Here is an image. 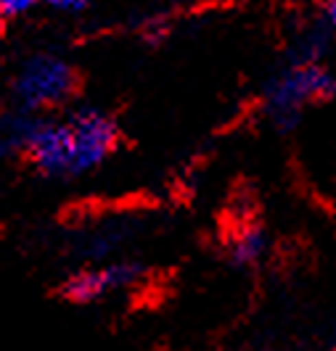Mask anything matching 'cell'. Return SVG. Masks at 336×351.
<instances>
[{"instance_id": "2", "label": "cell", "mask_w": 336, "mask_h": 351, "mask_svg": "<svg viewBox=\"0 0 336 351\" xmlns=\"http://www.w3.org/2000/svg\"><path fill=\"white\" fill-rule=\"evenodd\" d=\"M336 98V71L326 61H294L278 69L262 90V111L281 132H291L302 122L304 108Z\"/></svg>"}, {"instance_id": "9", "label": "cell", "mask_w": 336, "mask_h": 351, "mask_svg": "<svg viewBox=\"0 0 336 351\" xmlns=\"http://www.w3.org/2000/svg\"><path fill=\"white\" fill-rule=\"evenodd\" d=\"M45 3L58 14H80L88 5V0H45Z\"/></svg>"}, {"instance_id": "8", "label": "cell", "mask_w": 336, "mask_h": 351, "mask_svg": "<svg viewBox=\"0 0 336 351\" xmlns=\"http://www.w3.org/2000/svg\"><path fill=\"white\" fill-rule=\"evenodd\" d=\"M40 0H0V14L3 16H19V14H27L32 11Z\"/></svg>"}, {"instance_id": "3", "label": "cell", "mask_w": 336, "mask_h": 351, "mask_svg": "<svg viewBox=\"0 0 336 351\" xmlns=\"http://www.w3.org/2000/svg\"><path fill=\"white\" fill-rule=\"evenodd\" d=\"M74 90V71L58 58L40 53L21 64L16 80H14V98L21 111L37 114L43 108H54L64 104Z\"/></svg>"}, {"instance_id": "4", "label": "cell", "mask_w": 336, "mask_h": 351, "mask_svg": "<svg viewBox=\"0 0 336 351\" xmlns=\"http://www.w3.org/2000/svg\"><path fill=\"white\" fill-rule=\"evenodd\" d=\"M141 275L143 267L135 262H96L71 272L61 285V296L71 304H96L133 288Z\"/></svg>"}, {"instance_id": "1", "label": "cell", "mask_w": 336, "mask_h": 351, "mask_svg": "<svg viewBox=\"0 0 336 351\" xmlns=\"http://www.w3.org/2000/svg\"><path fill=\"white\" fill-rule=\"evenodd\" d=\"M117 148V124L98 108H80L64 119H37L24 154L45 177H80L98 169Z\"/></svg>"}, {"instance_id": "10", "label": "cell", "mask_w": 336, "mask_h": 351, "mask_svg": "<svg viewBox=\"0 0 336 351\" xmlns=\"http://www.w3.org/2000/svg\"><path fill=\"white\" fill-rule=\"evenodd\" d=\"M323 21L336 32V0H323Z\"/></svg>"}, {"instance_id": "12", "label": "cell", "mask_w": 336, "mask_h": 351, "mask_svg": "<svg viewBox=\"0 0 336 351\" xmlns=\"http://www.w3.org/2000/svg\"><path fill=\"white\" fill-rule=\"evenodd\" d=\"M334 351H336V349H334Z\"/></svg>"}, {"instance_id": "7", "label": "cell", "mask_w": 336, "mask_h": 351, "mask_svg": "<svg viewBox=\"0 0 336 351\" xmlns=\"http://www.w3.org/2000/svg\"><path fill=\"white\" fill-rule=\"evenodd\" d=\"M331 32L334 29L326 21L304 27L289 58H294V61H326V53L331 48Z\"/></svg>"}, {"instance_id": "6", "label": "cell", "mask_w": 336, "mask_h": 351, "mask_svg": "<svg viewBox=\"0 0 336 351\" xmlns=\"http://www.w3.org/2000/svg\"><path fill=\"white\" fill-rule=\"evenodd\" d=\"M35 124H37V117L30 114V111H19L14 117L0 119V164L8 156H14L16 151L27 148Z\"/></svg>"}, {"instance_id": "5", "label": "cell", "mask_w": 336, "mask_h": 351, "mask_svg": "<svg viewBox=\"0 0 336 351\" xmlns=\"http://www.w3.org/2000/svg\"><path fill=\"white\" fill-rule=\"evenodd\" d=\"M270 248V238L260 225H244L228 238V262L236 269H251L262 264Z\"/></svg>"}, {"instance_id": "11", "label": "cell", "mask_w": 336, "mask_h": 351, "mask_svg": "<svg viewBox=\"0 0 336 351\" xmlns=\"http://www.w3.org/2000/svg\"><path fill=\"white\" fill-rule=\"evenodd\" d=\"M249 351H276V349H267V346H260V349H249Z\"/></svg>"}]
</instances>
